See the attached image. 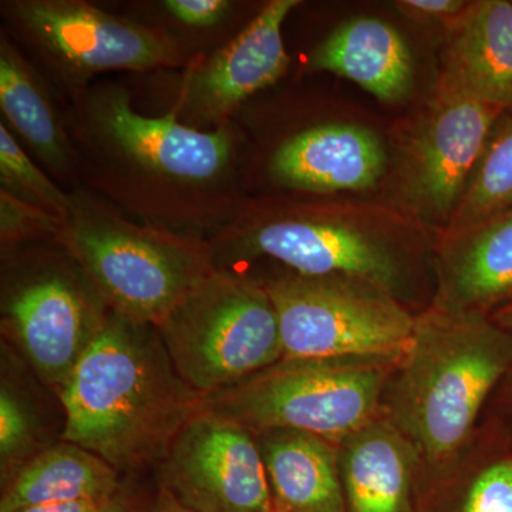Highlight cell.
Masks as SVG:
<instances>
[{
  "label": "cell",
  "instance_id": "1",
  "mask_svg": "<svg viewBox=\"0 0 512 512\" xmlns=\"http://www.w3.org/2000/svg\"><path fill=\"white\" fill-rule=\"evenodd\" d=\"M64 441L117 471L160 464L204 406L175 369L157 326L107 315L59 394Z\"/></svg>",
  "mask_w": 512,
  "mask_h": 512
},
{
  "label": "cell",
  "instance_id": "2",
  "mask_svg": "<svg viewBox=\"0 0 512 512\" xmlns=\"http://www.w3.org/2000/svg\"><path fill=\"white\" fill-rule=\"evenodd\" d=\"M511 363L512 335L494 319L431 305L416 316L387 383L383 413L412 441L421 466H451Z\"/></svg>",
  "mask_w": 512,
  "mask_h": 512
},
{
  "label": "cell",
  "instance_id": "3",
  "mask_svg": "<svg viewBox=\"0 0 512 512\" xmlns=\"http://www.w3.org/2000/svg\"><path fill=\"white\" fill-rule=\"evenodd\" d=\"M400 356L282 357L228 389L204 397L205 409L254 434L305 431L339 444L383 412Z\"/></svg>",
  "mask_w": 512,
  "mask_h": 512
},
{
  "label": "cell",
  "instance_id": "4",
  "mask_svg": "<svg viewBox=\"0 0 512 512\" xmlns=\"http://www.w3.org/2000/svg\"><path fill=\"white\" fill-rule=\"evenodd\" d=\"M157 329L175 369L202 397L284 357L265 286L227 272H208Z\"/></svg>",
  "mask_w": 512,
  "mask_h": 512
},
{
  "label": "cell",
  "instance_id": "5",
  "mask_svg": "<svg viewBox=\"0 0 512 512\" xmlns=\"http://www.w3.org/2000/svg\"><path fill=\"white\" fill-rule=\"evenodd\" d=\"M265 289L289 359L402 356L412 339L416 316L369 282L291 274Z\"/></svg>",
  "mask_w": 512,
  "mask_h": 512
},
{
  "label": "cell",
  "instance_id": "6",
  "mask_svg": "<svg viewBox=\"0 0 512 512\" xmlns=\"http://www.w3.org/2000/svg\"><path fill=\"white\" fill-rule=\"evenodd\" d=\"M158 466L161 487L192 511L275 512L255 434L204 406Z\"/></svg>",
  "mask_w": 512,
  "mask_h": 512
},
{
  "label": "cell",
  "instance_id": "7",
  "mask_svg": "<svg viewBox=\"0 0 512 512\" xmlns=\"http://www.w3.org/2000/svg\"><path fill=\"white\" fill-rule=\"evenodd\" d=\"M69 244L113 312L148 325H160L208 274L183 248L109 225H80Z\"/></svg>",
  "mask_w": 512,
  "mask_h": 512
},
{
  "label": "cell",
  "instance_id": "8",
  "mask_svg": "<svg viewBox=\"0 0 512 512\" xmlns=\"http://www.w3.org/2000/svg\"><path fill=\"white\" fill-rule=\"evenodd\" d=\"M503 114L440 80L429 119L409 154L407 188L417 210L450 221Z\"/></svg>",
  "mask_w": 512,
  "mask_h": 512
},
{
  "label": "cell",
  "instance_id": "9",
  "mask_svg": "<svg viewBox=\"0 0 512 512\" xmlns=\"http://www.w3.org/2000/svg\"><path fill=\"white\" fill-rule=\"evenodd\" d=\"M8 318L30 366L59 396L107 315L66 276L45 275L12 296Z\"/></svg>",
  "mask_w": 512,
  "mask_h": 512
},
{
  "label": "cell",
  "instance_id": "10",
  "mask_svg": "<svg viewBox=\"0 0 512 512\" xmlns=\"http://www.w3.org/2000/svg\"><path fill=\"white\" fill-rule=\"evenodd\" d=\"M251 248L293 274L343 276L397 296L404 281L400 255L383 238L339 221H278L252 235Z\"/></svg>",
  "mask_w": 512,
  "mask_h": 512
},
{
  "label": "cell",
  "instance_id": "11",
  "mask_svg": "<svg viewBox=\"0 0 512 512\" xmlns=\"http://www.w3.org/2000/svg\"><path fill=\"white\" fill-rule=\"evenodd\" d=\"M20 18L46 45L83 70L148 69L171 59L163 37L79 2H26Z\"/></svg>",
  "mask_w": 512,
  "mask_h": 512
},
{
  "label": "cell",
  "instance_id": "12",
  "mask_svg": "<svg viewBox=\"0 0 512 512\" xmlns=\"http://www.w3.org/2000/svg\"><path fill=\"white\" fill-rule=\"evenodd\" d=\"M386 167L382 141L367 128L326 124L296 134L279 147L272 163L279 181L312 192L362 191Z\"/></svg>",
  "mask_w": 512,
  "mask_h": 512
},
{
  "label": "cell",
  "instance_id": "13",
  "mask_svg": "<svg viewBox=\"0 0 512 512\" xmlns=\"http://www.w3.org/2000/svg\"><path fill=\"white\" fill-rule=\"evenodd\" d=\"M434 306L485 313L512 296V211L443 235L436 258Z\"/></svg>",
  "mask_w": 512,
  "mask_h": 512
},
{
  "label": "cell",
  "instance_id": "14",
  "mask_svg": "<svg viewBox=\"0 0 512 512\" xmlns=\"http://www.w3.org/2000/svg\"><path fill=\"white\" fill-rule=\"evenodd\" d=\"M447 30L441 80L512 114V2H470Z\"/></svg>",
  "mask_w": 512,
  "mask_h": 512
},
{
  "label": "cell",
  "instance_id": "15",
  "mask_svg": "<svg viewBox=\"0 0 512 512\" xmlns=\"http://www.w3.org/2000/svg\"><path fill=\"white\" fill-rule=\"evenodd\" d=\"M340 478L350 512H406L420 456L383 412L338 444Z\"/></svg>",
  "mask_w": 512,
  "mask_h": 512
},
{
  "label": "cell",
  "instance_id": "16",
  "mask_svg": "<svg viewBox=\"0 0 512 512\" xmlns=\"http://www.w3.org/2000/svg\"><path fill=\"white\" fill-rule=\"evenodd\" d=\"M274 0L198 74L195 96L210 113H224L274 84L288 69L282 26L298 6Z\"/></svg>",
  "mask_w": 512,
  "mask_h": 512
},
{
  "label": "cell",
  "instance_id": "17",
  "mask_svg": "<svg viewBox=\"0 0 512 512\" xmlns=\"http://www.w3.org/2000/svg\"><path fill=\"white\" fill-rule=\"evenodd\" d=\"M107 133L141 164L183 180H208L229 158L224 133H201L171 117L148 119L130 109L123 94L107 99L101 111Z\"/></svg>",
  "mask_w": 512,
  "mask_h": 512
},
{
  "label": "cell",
  "instance_id": "18",
  "mask_svg": "<svg viewBox=\"0 0 512 512\" xmlns=\"http://www.w3.org/2000/svg\"><path fill=\"white\" fill-rule=\"evenodd\" d=\"M275 512H348L338 444L305 431L255 434Z\"/></svg>",
  "mask_w": 512,
  "mask_h": 512
},
{
  "label": "cell",
  "instance_id": "19",
  "mask_svg": "<svg viewBox=\"0 0 512 512\" xmlns=\"http://www.w3.org/2000/svg\"><path fill=\"white\" fill-rule=\"evenodd\" d=\"M311 69L359 84L383 101H399L413 84V60L403 37L375 18H356L336 29L315 50Z\"/></svg>",
  "mask_w": 512,
  "mask_h": 512
},
{
  "label": "cell",
  "instance_id": "20",
  "mask_svg": "<svg viewBox=\"0 0 512 512\" xmlns=\"http://www.w3.org/2000/svg\"><path fill=\"white\" fill-rule=\"evenodd\" d=\"M119 471L86 448L63 441L30 458L10 478L0 512L80 500H107L119 493Z\"/></svg>",
  "mask_w": 512,
  "mask_h": 512
},
{
  "label": "cell",
  "instance_id": "21",
  "mask_svg": "<svg viewBox=\"0 0 512 512\" xmlns=\"http://www.w3.org/2000/svg\"><path fill=\"white\" fill-rule=\"evenodd\" d=\"M512 211V114L494 127L443 235L457 234Z\"/></svg>",
  "mask_w": 512,
  "mask_h": 512
},
{
  "label": "cell",
  "instance_id": "22",
  "mask_svg": "<svg viewBox=\"0 0 512 512\" xmlns=\"http://www.w3.org/2000/svg\"><path fill=\"white\" fill-rule=\"evenodd\" d=\"M0 104L10 123L46 161L62 164L63 136L52 110L28 70L3 47L0 55Z\"/></svg>",
  "mask_w": 512,
  "mask_h": 512
},
{
  "label": "cell",
  "instance_id": "23",
  "mask_svg": "<svg viewBox=\"0 0 512 512\" xmlns=\"http://www.w3.org/2000/svg\"><path fill=\"white\" fill-rule=\"evenodd\" d=\"M0 171L3 181L25 188L53 210L63 212L70 207L69 198L40 173L3 124H0Z\"/></svg>",
  "mask_w": 512,
  "mask_h": 512
},
{
  "label": "cell",
  "instance_id": "24",
  "mask_svg": "<svg viewBox=\"0 0 512 512\" xmlns=\"http://www.w3.org/2000/svg\"><path fill=\"white\" fill-rule=\"evenodd\" d=\"M35 439V426L28 407L10 390L6 382L0 390V461L2 473L15 467L29 454Z\"/></svg>",
  "mask_w": 512,
  "mask_h": 512
},
{
  "label": "cell",
  "instance_id": "25",
  "mask_svg": "<svg viewBox=\"0 0 512 512\" xmlns=\"http://www.w3.org/2000/svg\"><path fill=\"white\" fill-rule=\"evenodd\" d=\"M461 512H512V457L501 458L478 471Z\"/></svg>",
  "mask_w": 512,
  "mask_h": 512
},
{
  "label": "cell",
  "instance_id": "26",
  "mask_svg": "<svg viewBox=\"0 0 512 512\" xmlns=\"http://www.w3.org/2000/svg\"><path fill=\"white\" fill-rule=\"evenodd\" d=\"M165 8L191 26H211L225 18L231 3L225 0H167Z\"/></svg>",
  "mask_w": 512,
  "mask_h": 512
},
{
  "label": "cell",
  "instance_id": "27",
  "mask_svg": "<svg viewBox=\"0 0 512 512\" xmlns=\"http://www.w3.org/2000/svg\"><path fill=\"white\" fill-rule=\"evenodd\" d=\"M468 3L460 0H403L396 6L404 16L416 22H444L447 26L467 9Z\"/></svg>",
  "mask_w": 512,
  "mask_h": 512
},
{
  "label": "cell",
  "instance_id": "28",
  "mask_svg": "<svg viewBox=\"0 0 512 512\" xmlns=\"http://www.w3.org/2000/svg\"><path fill=\"white\" fill-rule=\"evenodd\" d=\"M111 498H107V500H80L69 501V503L36 505V507L23 508V510L16 512H103Z\"/></svg>",
  "mask_w": 512,
  "mask_h": 512
},
{
  "label": "cell",
  "instance_id": "29",
  "mask_svg": "<svg viewBox=\"0 0 512 512\" xmlns=\"http://www.w3.org/2000/svg\"><path fill=\"white\" fill-rule=\"evenodd\" d=\"M151 512H195L190 508L184 507L183 504L178 503L177 500L168 493L165 488L161 487L160 494L157 495L156 504H154Z\"/></svg>",
  "mask_w": 512,
  "mask_h": 512
},
{
  "label": "cell",
  "instance_id": "30",
  "mask_svg": "<svg viewBox=\"0 0 512 512\" xmlns=\"http://www.w3.org/2000/svg\"><path fill=\"white\" fill-rule=\"evenodd\" d=\"M494 320L512 335V303L498 311L497 315L494 316Z\"/></svg>",
  "mask_w": 512,
  "mask_h": 512
},
{
  "label": "cell",
  "instance_id": "31",
  "mask_svg": "<svg viewBox=\"0 0 512 512\" xmlns=\"http://www.w3.org/2000/svg\"><path fill=\"white\" fill-rule=\"evenodd\" d=\"M103 512H131L128 510L127 503L124 501L123 497H120V494L117 493L113 498L109 501V504L106 505Z\"/></svg>",
  "mask_w": 512,
  "mask_h": 512
}]
</instances>
